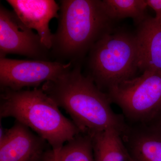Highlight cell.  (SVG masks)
<instances>
[{
    "mask_svg": "<svg viewBox=\"0 0 161 161\" xmlns=\"http://www.w3.org/2000/svg\"><path fill=\"white\" fill-rule=\"evenodd\" d=\"M147 125L161 134V114L154 120L151 123Z\"/></svg>",
    "mask_w": 161,
    "mask_h": 161,
    "instance_id": "cell-16",
    "label": "cell"
},
{
    "mask_svg": "<svg viewBox=\"0 0 161 161\" xmlns=\"http://www.w3.org/2000/svg\"><path fill=\"white\" fill-rule=\"evenodd\" d=\"M122 138L133 161H161V134L149 126H130Z\"/></svg>",
    "mask_w": 161,
    "mask_h": 161,
    "instance_id": "cell-11",
    "label": "cell"
},
{
    "mask_svg": "<svg viewBox=\"0 0 161 161\" xmlns=\"http://www.w3.org/2000/svg\"><path fill=\"white\" fill-rule=\"evenodd\" d=\"M147 6L155 12L156 19L161 25V0H147Z\"/></svg>",
    "mask_w": 161,
    "mask_h": 161,
    "instance_id": "cell-15",
    "label": "cell"
},
{
    "mask_svg": "<svg viewBox=\"0 0 161 161\" xmlns=\"http://www.w3.org/2000/svg\"><path fill=\"white\" fill-rule=\"evenodd\" d=\"M129 161H134L132 159V158H131V157L130 156V154L129 153Z\"/></svg>",
    "mask_w": 161,
    "mask_h": 161,
    "instance_id": "cell-18",
    "label": "cell"
},
{
    "mask_svg": "<svg viewBox=\"0 0 161 161\" xmlns=\"http://www.w3.org/2000/svg\"><path fill=\"white\" fill-rule=\"evenodd\" d=\"M13 11L27 27L37 32L44 45L51 49L53 34L49 23L58 19L60 5L54 0H7Z\"/></svg>",
    "mask_w": 161,
    "mask_h": 161,
    "instance_id": "cell-9",
    "label": "cell"
},
{
    "mask_svg": "<svg viewBox=\"0 0 161 161\" xmlns=\"http://www.w3.org/2000/svg\"><path fill=\"white\" fill-rule=\"evenodd\" d=\"M57 161H95L91 136L80 132L69 141L57 155Z\"/></svg>",
    "mask_w": 161,
    "mask_h": 161,
    "instance_id": "cell-14",
    "label": "cell"
},
{
    "mask_svg": "<svg viewBox=\"0 0 161 161\" xmlns=\"http://www.w3.org/2000/svg\"><path fill=\"white\" fill-rule=\"evenodd\" d=\"M102 4L111 21L131 18L139 25L147 17L145 0H103Z\"/></svg>",
    "mask_w": 161,
    "mask_h": 161,
    "instance_id": "cell-13",
    "label": "cell"
},
{
    "mask_svg": "<svg viewBox=\"0 0 161 161\" xmlns=\"http://www.w3.org/2000/svg\"><path fill=\"white\" fill-rule=\"evenodd\" d=\"M90 136L95 161H129V153L117 130L109 129Z\"/></svg>",
    "mask_w": 161,
    "mask_h": 161,
    "instance_id": "cell-12",
    "label": "cell"
},
{
    "mask_svg": "<svg viewBox=\"0 0 161 161\" xmlns=\"http://www.w3.org/2000/svg\"><path fill=\"white\" fill-rule=\"evenodd\" d=\"M59 108L41 88H1L0 118L12 117L28 127L45 140L57 154L80 132Z\"/></svg>",
    "mask_w": 161,
    "mask_h": 161,
    "instance_id": "cell-3",
    "label": "cell"
},
{
    "mask_svg": "<svg viewBox=\"0 0 161 161\" xmlns=\"http://www.w3.org/2000/svg\"><path fill=\"white\" fill-rule=\"evenodd\" d=\"M9 54L33 60L52 61L51 53L35 33L21 21L14 11L0 6V58Z\"/></svg>",
    "mask_w": 161,
    "mask_h": 161,
    "instance_id": "cell-7",
    "label": "cell"
},
{
    "mask_svg": "<svg viewBox=\"0 0 161 161\" xmlns=\"http://www.w3.org/2000/svg\"><path fill=\"white\" fill-rule=\"evenodd\" d=\"M135 35L123 31L103 35L89 52L88 75L102 91L134 78L138 69Z\"/></svg>",
    "mask_w": 161,
    "mask_h": 161,
    "instance_id": "cell-4",
    "label": "cell"
},
{
    "mask_svg": "<svg viewBox=\"0 0 161 161\" xmlns=\"http://www.w3.org/2000/svg\"><path fill=\"white\" fill-rule=\"evenodd\" d=\"M72 63L56 61L0 58V86L19 91L37 88L41 84L57 80L71 69Z\"/></svg>",
    "mask_w": 161,
    "mask_h": 161,
    "instance_id": "cell-6",
    "label": "cell"
},
{
    "mask_svg": "<svg viewBox=\"0 0 161 161\" xmlns=\"http://www.w3.org/2000/svg\"><path fill=\"white\" fill-rule=\"evenodd\" d=\"M112 103L136 125H148L161 114V73L146 71L108 90Z\"/></svg>",
    "mask_w": 161,
    "mask_h": 161,
    "instance_id": "cell-5",
    "label": "cell"
},
{
    "mask_svg": "<svg viewBox=\"0 0 161 161\" xmlns=\"http://www.w3.org/2000/svg\"><path fill=\"white\" fill-rule=\"evenodd\" d=\"M51 53L55 61L80 64L94 44L111 30L102 1L61 0Z\"/></svg>",
    "mask_w": 161,
    "mask_h": 161,
    "instance_id": "cell-2",
    "label": "cell"
},
{
    "mask_svg": "<svg viewBox=\"0 0 161 161\" xmlns=\"http://www.w3.org/2000/svg\"><path fill=\"white\" fill-rule=\"evenodd\" d=\"M138 69L161 73V25L155 17L147 16L135 35Z\"/></svg>",
    "mask_w": 161,
    "mask_h": 161,
    "instance_id": "cell-10",
    "label": "cell"
},
{
    "mask_svg": "<svg viewBox=\"0 0 161 161\" xmlns=\"http://www.w3.org/2000/svg\"><path fill=\"white\" fill-rule=\"evenodd\" d=\"M44 139L16 120L8 130L1 126L0 161H42L53 150Z\"/></svg>",
    "mask_w": 161,
    "mask_h": 161,
    "instance_id": "cell-8",
    "label": "cell"
},
{
    "mask_svg": "<svg viewBox=\"0 0 161 161\" xmlns=\"http://www.w3.org/2000/svg\"><path fill=\"white\" fill-rule=\"evenodd\" d=\"M41 88L70 116L81 133L91 135L114 129L122 137L129 130L124 115L113 111L108 95L82 74L80 64L57 80L43 83Z\"/></svg>",
    "mask_w": 161,
    "mask_h": 161,
    "instance_id": "cell-1",
    "label": "cell"
},
{
    "mask_svg": "<svg viewBox=\"0 0 161 161\" xmlns=\"http://www.w3.org/2000/svg\"><path fill=\"white\" fill-rule=\"evenodd\" d=\"M57 153L53 150L42 161H57Z\"/></svg>",
    "mask_w": 161,
    "mask_h": 161,
    "instance_id": "cell-17",
    "label": "cell"
}]
</instances>
